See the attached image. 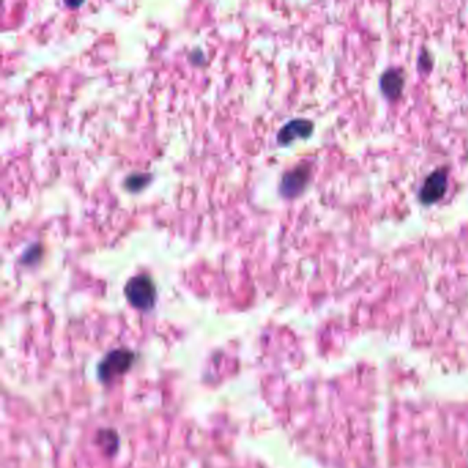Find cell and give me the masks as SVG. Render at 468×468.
<instances>
[{"label": "cell", "mask_w": 468, "mask_h": 468, "mask_svg": "<svg viewBox=\"0 0 468 468\" xmlns=\"http://www.w3.org/2000/svg\"><path fill=\"white\" fill-rule=\"evenodd\" d=\"M311 176V168L308 165H298L285 173L283 179L281 181V194L283 197L292 198L298 194H301L308 184Z\"/></svg>", "instance_id": "277c9868"}, {"label": "cell", "mask_w": 468, "mask_h": 468, "mask_svg": "<svg viewBox=\"0 0 468 468\" xmlns=\"http://www.w3.org/2000/svg\"><path fill=\"white\" fill-rule=\"evenodd\" d=\"M132 364V353L128 350H114L99 364V375L104 381L122 375Z\"/></svg>", "instance_id": "3957f363"}, {"label": "cell", "mask_w": 468, "mask_h": 468, "mask_svg": "<svg viewBox=\"0 0 468 468\" xmlns=\"http://www.w3.org/2000/svg\"><path fill=\"white\" fill-rule=\"evenodd\" d=\"M446 187H448V169L438 168L423 181V185L419 191V198L423 204L432 205L434 202H438L445 195Z\"/></svg>", "instance_id": "7a4b0ae2"}, {"label": "cell", "mask_w": 468, "mask_h": 468, "mask_svg": "<svg viewBox=\"0 0 468 468\" xmlns=\"http://www.w3.org/2000/svg\"><path fill=\"white\" fill-rule=\"evenodd\" d=\"M313 131V124L309 120H292L288 124H286L279 135H278V141L281 144L292 143L295 139H304L308 138Z\"/></svg>", "instance_id": "5b68a950"}, {"label": "cell", "mask_w": 468, "mask_h": 468, "mask_svg": "<svg viewBox=\"0 0 468 468\" xmlns=\"http://www.w3.org/2000/svg\"><path fill=\"white\" fill-rule=\"evenodd\" d=\"M150 180H151V178L148 175H131L125 179L124 185L128 191L136 192V191H141L142 188H144Z\"/></svg>", "instance_id": "52a82bcc"}, {"label": "cell", "mask_w": 468, "mask_h": 468, "mask_svg": "<svg viewBox=\"0 0 468 468\" xmlns=\"http://www.w3.org/2000/svg\"><path fill=\"white\" fill-rule=\"evenodd\" d=\"M402 87H404V74L399 69L392 68L382 74L381 88L386 97L396 99L399 97Z\"/></svg>", "instance_id": "8992f818"}, {"label": "cell", "mask_w": 468, "mask_h": 468, "mask_svg": "<svg viewBox=\"0 0 468 468\" xmlns=\"http://www.w3.org/2000/svg\"><path fill=\"white\" fill-rule=\"evenodd\" d=\"M127 299L136 309L148 311L155 301V288L147 275H138L128 281L125 286Z\"/></svg>", "instance_id": "6da1fadb"}]
</instances>
